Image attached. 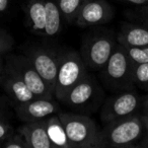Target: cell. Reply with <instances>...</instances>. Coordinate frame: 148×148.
<instances>
[{
  "mask_svg": "<svg viewBox=\"0 0 148 148\" xmlns=\"http://www.w3.org/2000/svg\"><path fill=\"white\" fill-rule=\"evenodd\" d=\"M145 132L139 114L105 124L101 129V147L134 148Z\"/></svg>",
  "mask_w": 148,
  "mask_h": 148,
  "instance_id": "6da1fadb",
  "label": "cell"
},
{
  "mask_svg": "<svg viewBox=\"0 0 148 148\" xmlns=\"http://www.w3.org/2000/svg\"><path fill=\"white\" fill-rule=\"evenodd\" d=\"M64 125L71 148H103L101 129L87 115L75 112L58 113Z\"/></svg>",
  "mask_w": 148,
  "mask_h": 148,
  "instance_id": "7a4b0ae2",
  "label": "cell"
},
{
  "mask_svg": "<svg viewBox=\"0 0 148 148\" xmlns=\"http://www.w3.org/2000/svg\"><path fill=\"white\" fill-rule=\"evenodd\" d=\"M106 93L97 78L87 73L76 85H74L62 103L75 113L88 115L93 114L103 106Z\"/></svg>",
  "mask_w": 148,
  "mask_h": 148,
  "instance_id": "3957f363",
  "label": "cell"
},
{
  "mask_svg": "<svg viewBox=\"0 0 148 148\" xmlns=\"http://www.w3.org/2000/svg\"><path fill=\"white\" fill-rule=\"evenodd\" d=\"M133 62L123 46L117 43L110 59L101 70V78L105 86L113 92L133 89Z\"/></svg>",
  "mask_w": 148,
  "mask_h": 148,
  "instance_id": "277c9868",
  "label": "cell"
},
{
  "mask_svg": "<svg viewBox=\"0 0 148 148\" xmlns=\"http://www.w3.org/2000/svg\"><path fill=\"white\" fill-rule=\"evenodd\" d=\"M116 35L110 29H95L83 40L80 55L87 68L101 71L117 45Z\"/></svg>",
  "mask_w": 148,
  "mask_h": 148,
  "instance_id": "5b68a950",
  "label": "cell"
},
{
  "mask_svg": "<svg viewBox=\"0 0 148 148\" xmlns=\"http://www.w3.org/2000/svg\"><path fill=\"white\" fill-rule=\"evenodd\" d=\"M87 70L88 68L79 52L73 50L61 51L54 92L56 101L62 103L70 89L88 73Z\"/></svg>",
  "mask_w": 148,
  "mask_h": 148,
  "instance_id": "8992f818",
  "label": "cell"
},
{
  "mask_svg": "<svg viewBox=\"0 0 148 148\" xmlns=\"http://www.w3.org/2000/svg\"><path fill=\"white\" fill-rule=\"evenodd\" d=\"M142 108V97L135 88L116 91L105 99L101 107V121L103 124L114 120L140 114Z\"/></svg>",
  "mask_w": 148,
  "mask_h": 148,
  "instance_id": "52a82bcc",
  "label": "cell"
},
{
  "mask_svg": "<svg viewBox=\"0 0 148 148\" xmlns=\"http://www.w3.org/2000/svg\"><path fill=\"white\" fill-rule=\"evenodd\" d=\"M25 55L32 62L38 73L41 75L51 92L54 95L61 51L39 46L27 49Z\"/></svg>",
  "mask_w": 148,
  "mask_h": 148,
  "instance_id": "ba28073f",
  "label": "cell"
},
{
  "mask_svg": "<svg viewBox=\"0 0 148 148\" xmlns=\"http://www.w3.org/2000/svg\"><path fill=\"white\" fill-rule=\"evenodd\" d=\"M5 64L23 79L36 97L55 99L48 85L41 77L32 62L25 55H10L5 59Z\"/></svg>",
  "mask_w": 148,
  "mask_h": 148,
  "instance_id": "9c48e42d",
  "label": "cell"
},
{
  "mask_svg": "<svg viewBox=\"0 0 148 148\" xmlns=\"http://www.w3.org/2000/svg\"><path fill=\"white\" fill-rule=\"evenodd\" d=\"M115 11L107 0H87L79 10L75 25L79 27H99L113 19Z\"/></svg>",
  "mask_w": 148,
  "mask_h": 148,
  "instance_id": "30bf717a",
  "label": "cell"
},
{
  "mask_svg": "<svg viewBox=\"0 0 148 148\" xmlns=\"http://www.w3.org/2000/svg\"><path fill=\"white\" fill-rule=\"evenodd\" d=\"M14 112L21 122H33L44 120L60 112L56 99L35 97L32 101L15 106Z\"/></svg>",
  "mask_w": 148,
  "mask_h": 148,
  "instance_id": "8fae6325",
  "label": "cell"
},
{
  "mask_svg": "<svg viewBox=\"0 0 148 148\" xmlns=\"http://www.w3.org/2000/svg\"><path fill=\"white\" fill-rule=\"evenodd\" d=\"M0 84L2 85L9 103L13 108L36 97L16 72L13 71L6 64L4 65V71L0 80Z\"/></svg>",
  "mask_w": 148,
  "mask_h": 148,
  "instance_id": "7c38bea8",
  "label": "cell"
},
{
  "mask_svg": "<svg viewBox=\"0 0 148 148\" xmlns=\"http://www.w3.org/2000/svg\"><path fill=\"white\" fill-rule=\"evenodd\" d=\"M116 39L123 47L148 46V27L140 23H125L121 25Z\"/></svg>",
  "mask_w": 148,
  "mask_h": 148,
  "instance_id": "4fadbf2b",
  "label": "cell"
},
{
  "mask_svg": "<svg viewBox=\"0 0 148 148\" xmlns=\"http://www.w3.org/2000/svg\"><path fill=\"white\" fill-rule=\"evenodd\" d=\"M17 132L25 137L29 148H53L46 130V119L25 122Z\"/></svg>",
  "mask_w": 148,
  "mask_h": 148,
  "instance_id": "5bb4252c",
  "label": "cell"
},
{
  "mask_svg": "<svg viewBox=\"0 0 148 148\" xmlns=\"http://www.w3.org/2000/svg\"><path fill=\"white\" fill-rule=\"evenodd\" d=\"M25 15L29 31L35 35L44 37L46 21L45 0H29L25 7Z\"/></svg>",
  "mask_w": 148,
  "mask_h": 148,
  "instance_id": "9a60e30c",
  "label": "cell"
},
{
  "mask_svg": "<svg viewBox=\"0 0 148 148\" xmlns=\"http://www.w3.org/2000/svg\"><path fill=\"white\" fill-rule=\"evenodd\" d=\"M46 130L53 148H71L64 125L58 114L46 119Z\"/></svg>",
  "mask_w": 148,
  "mask_h": 148,
  "instance_id": "2e32d148",
  "label": "cell"
},
{
  "mask_svg": "<svg viewBox=\"0 0 148 148\" xmlns=\"http://www.w3.org/2000/svg\"><path fill=\"white\" fill-rule=\"evenodd\" d=\"M46 21L44 37L53 38L59 35L62 29V14L56 0H45Z\"/></svg>",
  "mask_w": 148,
  "mask_h": 148,
  "instance_id": "e0dca14e",
  "label": "cell"
},
{
  "mask_svg": "<svg viewBox=\"0 0 148 148\" xmlns=\"http://www.w3.org/2000/svg\"><path fill=\"white\" fill-rule=\"evenodd\" d=\"M87 0H56L63 19L68 23H74L79 10Z\"/></svg>",
  "mask_w": 148,
  "mask_h": 148,
  "instance_id": "ac0fdd59",
  "label": "cell"
},
{
  "mask_svg": "<svg viewBox=\"0 0 148 148\" xmlns=\"http://www.w3.org/2000/svg\"><path fill=\"white\" fill-rule=\"evenodd\" d=\"M133 81L135 87L148 91V63L134 65Z\"/></svg>",
  "mask_w": 148,
  "mask_h": 148,
  "instance_id": "d6986e66",
  "label": "cell"
},
{
  "mask_svg": "<svg viewBox=\"0 0 148 148\" xmlns=\"http://www.w3.org/2000/svg\"><path fill=\"white\" fill-rule=\"evenodd\" d=\"M128 57L134 65L148 63V46L142 47H124Z\"/></svg>",
  "mask_w": 148,
  "mask_h": 148,
  "instance_id": "ffe728a7",
  "label": "cell"
},
{
  "mask_svg": "<svg viewBox=\"0 0 148 148\" xmlns=\"http://www.w3.org/2000/svg\"><path fill=\"white\" fill-rule=\"evenodd\" d=\"M3 148H29L27 140L19 132H14L2 143Z\"/></svg>",
  "mask_w": 148,
  "mask_h": 148,
  "instance_id": "44dd1931",
  "label": "cell"
},
{
  "mask_svg": "<svg viewBox=\"0 0 148 148\" xmlns=\"http://www.w3.org/2000/svg\"><path fill=\"white\" fill-rule=\"evenodd\" d=\"M13 44H14L13 38L3 29H0V56L8 53L12 48Z\"/></svg>",
  "mask_w": 148,
  "mask_h": 148,
  "instance_id": "7402d4cb",
  "label": "cell"
},
{
  "mask_svg": "<svg viewBox=\"0 0 148 148\" xmlns=\"http://www.w3.org/2000/svg\"><path fill=\"white\" fill-rule=\"evenodd\" d=\"M14 133V129L6 119H0V142L3 143L8 137Z\"/></svg>",
  "mask_w": 148,
  "mask_h": 148,
  "instance_id": "603a6c76",
  "label": "cell"
},
{
  "mask_svg": "<svg viewBox=\"0 0 148 148\" xmlns=\"http://www.w3.org/2000/svg\"><path fill=\"white\" fill-rule=\"evenodd\" d=\"M133 17L139 21L140 23L147 25L148 27V5H142L137 10L134 11Z\"/></svg>",
  "mask_w": 148,
  "mask_h": 148,
  "instance_id": "cb8c5ba5",
  "label": "cell"
},
{
  "mask_svg": "<svg viewBox=\"0 0 148 148\" xmlns=\"http://www.w3.org/2000/svg\"><path fill=\"white\" fill-rule=\"evenodd\" d=\"M8 99H5L4 97L0 95V119H6L8 115Z\"/></svg>",
  "mask_w": 148,
  "mask_h": 148,
  "instance_id": "d4e9b609",
  "label": "cell"
},
{
  "mask_svg": "<svg viewBox=\"0 0 148 148\" xmlns=\"http://www.w3.org/2000/svg\"><path fill=\"white\" fill-rule=\"evenodd\" d=\"M137 147L139 148H148V132L145 131L142 135L141 139L139 140L137 144Z\"/></svg>",
  "mask_w": 148,
  "mask_h": 148,
  "instance_id": "484cf974",
  "label": "cell"
},
{
  "mask_svg": "<svg viewBox=\"0 0 148 148\" xmlns=\"http://www.w3.org/2000/svg\"><path fill=\"white\" fill-rule=\"evenodd\" d=\"M140 118H141V121L143 123L144 129L145 131L148 132V112L147 111H142L141 113L139 114Z\"/></svg>",
  "mask_w": 148,
  "mask_h": 148,
  "instance_id": "4316f807",
  "label": "cell"
},
{
  "mask_svg": "<svg viewBox=\"0 0 148 148\" xmlns=\"http://www.w3.org/2000/svg\"><path fill=\"white\" fill-rule=\"evenodd\" d=\"M10 0H0V13H4L8 9Z\"/></svg>",
  "mask_w": 148,
  "mask_h": 148,
  "instance_id": "83f0119b",
  "label": "cell"
},
{
  "mask_svg": "<svg viewBox=\"0 0 148 148\" xmlns=\"http://www.w3.org/2000/svg\"><path fill=\"white\" fill-rule=\"evenodd\" d=\"M127 2L131 3V4H135L138 6H142V5H148V0H124Z\"/></svg>",
  "mask_w": 148,
  "mask_h": 148,
  "instance_id": "f1b7e54d",
  "label": "cell"
},
{
  "mask_svg": "<svg viewBox=\"0 0 148 148\" xmlns=\"http://www.w3.org/2000/svg\"><path fill=\"white\" fill-rule=\"evenodd\" d=\"M141 111H147L148 112V91L144 97H142V108Z\"/></svg>",
  "mask_w": 148,
  "mask_h": 148,
  "instance_id": "f546056e",
  "label": "cell"
},
{
  "mask_svg": "<svg viewBox=\"0 0 148 148\" xmlns=\"http://www.w3.org/2000/svg\"><path fill=\"white\" fill-rule=\"evenodd\" d=\"M4 65H5V60L2 58V56H0V80H1L3 71H4Z\"/></svg>",
  "mask_w": 148,
  "mask_h": 148,
  "instance_id": "4dcf8cb0",
  "label": "cell"
},
{
  "mask_svg": "<svg viewBox=\"0 0 148 148\" xmlns=\"http://www.w3.org/2000/svg\"><path fill=\"white\" fill-rule=\"evenodd\" d=\"M0 147H2V143L1 142H0Z\"/></svg>",
  "mask_w": 148,
  "mask_h": 148,
  "instance_id": "1f68e13d",
  "label": "cell"
}]
</instances>
